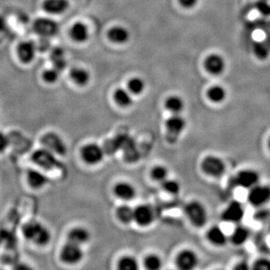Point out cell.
Instances as JSON below:
<instances>
[{"label": "cell", "mask_w": 270, "mask_h": 270, "mask_svg": "<svg viewBox=\"0 0 270 270\" xmlns=\"http://www.w3.org/2000/svg\"><path fill=\"white\" fill-rule=\"evenodd\" d=\"M22 232L27 240L40 246L47 245L51 239L48 228L38 222H27L23 225Z\"/></svg>", "instance_id": "obj_1"}, {"label": "cell", "mask_w": 270, "mask_h": 270, "mask_svg": "<svg viewBox=\"0 0 270 270\" xmlns=\"http://www.w3.org/2000/svg\"><path fill=\"white\" fill-rule=\"evenodd\" d=\"M32 160L36 165L46 170H54L61 167V163L57 159V155L45 148L36 150L32 155Z\"/></svg>", "instance_id": "obj_2"}, {"label": "cell", "mask_w": 270, "mask_h": 270, "mask_svg": "<svg viewBox=\"0 0 270 270\" xmlns=\"http://www.w3.org/2000/svg\"><path fill=\"white\" fill-rule=\"evenodd\" d=\"M184 211L185 215L194 226L201 228L207 224L208 214L201 203L191 201L185 206Z\"/></svg>", "instance_id": "obj_3"}, {"label": "cell", "mask_w": 270, "mask_h": 270, "mask_svg": "<svg viewBox=\"0 0 270 270\" xmlns=\"http://www.w3.org/2000/svg\"><path fill=\"white\" fill-rule=\"evenodd\" d=\"M186 126L184 118L180 114H172L166 121L167 139L170 143H175Z\"/></svg>", "instance_id": "obj_4"}, {"label": "cell", "mask_w": 270, "mask_h": 270, "mask_svg": "<svg viewBox=\"0 0 270 270\" xmlns=\"http://www.w3.org/2000/svg\"><path fill=\"white\" fill-rule=\"evenodd\" d=\"M248 201L257 207H262L270 201V186L258 183L249 189Z\"/></svg>", "instance_id": "obj_5"}, {"label": "cell", "mask_w": 270, "mask_h": 270, "mask_svg": "<svg viewBox=\"0 0 270 270\" xmlns=\"http://www.w3.org/2000/svg\"><path fill=\"white\" fill-rule=\"evenodd\" d=\"M33 30L41 37L49 38L58 34L60 26L53 19L39 17L35 20Z\"/></svg>", "instance_id": "obj_6"}, {"label": "cell", "mask_w": 270, "mask_h": 270, "mask_svg": "<svg viewBox=\"0 0 270 270\" xmlns=\"http://www.w3.org/2000/svg\"><path fill=\"white\" fill-rule=\"evenodd\" d=\"M41 142L43 148L47 149L57 156H64L66 153V144L62 137L54 132H48L43 135Z\"/></svg>", "instance_id": "obj_7"}, {"label": "cell", "mask_w": 270, "mask_h": 270, "mask_svg": "<svg viewBox=\"0 0 270 270\" xmlns=\"http://www.w3.org/2000/svg\"><path fill=\"white\" fill-rule=\"evenodd\" d=\"M233 183L235 186L250 189L252 187L260 183V175L256 170L244 169L234 176Z\"/></svg>", "instance_id": "obj_8"}, {"label": "cell", "mask_w": 270, "mask_h": 270, "mask_svg": "<svg viewBox=\"0 0 270 270\" xmlns=\"http://www.w3.org/2000/svg\"><path fill=\"white\" fill-rule=\"evenodd\" d=\"M203 171L210 177L218 178L224 175L226 170V166L223 160L215 156L206 157L201 164Z\"/></svg>", "instance_id": "obj_9"}, {"label": "cell", "mask_w": 270, "mask_h": 270, "mask_svg": "<svg viewBox=\"0 0 270 270\" xmlns=\"http://www.w3.org/2000/svg\"><path fill=\"white\" fill-rule=\"evenodd\" d=\"M60 258L67 264H77L84 258L82 248L81 246L68 242L62 248Z\"/></svg>", "instance_id": "obj_10"}, {"label": "cell", "mask_w": 270, "mask_h": 270, "mask_svg": "<svg viewBox=\"0 0 270 270\" xmlns=\"http://www.w3.org/2000/svg\"><path fill=\"white\" fill-rule=\"evenodd\" d=\"M81 158L86 164L95 165L103 160L104 150L98 144L89 143L81 149Z\"/></svg>", "instance_id": "obj_11"}, {"label": "cell", "mask_w": 270, "mask_h": 270, "mask_svg": "<svg viewBox=\"0 0 270 270\" xmlns=\"http://www.w3.org/2000/svg\"><path fill=\"white\" fill-rule=\"evenodd\" d=\"M245 216V208L239 201H233L228 204L222 215L225 222L230 223H238Z\"/></svg>", "instance_id": "obj_12"}, {"label": "cell", "mask_w": 270, "mask_h": 270, "mask_svg": "<svg viewBox=\"0 0 270 270\" xmlns=\"http://www.w3.org/2000/svg\"><path fill=\"white\" fill-rule=\"evenodd\" d=\"M177 266L182 270H191L198 266V255L191 250H183L179 254L177 260Z\"/></svg>", "instance_id": "obj_13"}, {"label": "cell", "mask_w": 270, "mask_h": 270, "mask_svg": "<svg viewBox=\"0 0 270 270\" xmlns=\"http://www.w3.org/2000/svg\"><path fill=\"white\" fill-rule=\"evenodd\" d=\"M37 50V45L33 41H22L17 46V56L23 63H30L34 60Z\"/></svg>", "instance_id": "obj_14"}, {"label": "cell", "mask_w": 270, "mask_h": 270, "mask_svg": "<svg viewBox=\"0 0 270 270\" xmlns=\"http://www.w3.org/2000/svg\"><path fill=\"white\" fill-rule=\"evenodd\" d=\"M204 65L209 74L219 75L225 71L226 68V62L221 55L213 54L207 57Z\"/></svg>", "instance_id": "obj_15"}, {"label": "cell", "mask_w": 270, "mask_h": 270, "mask_svg": "<svg viewBox=\"0 0 270 270\" xmlns=\"http://www.w3.org/2000/svg\"><path fill=\"white\" fill-rule=\"evenodd\" d=\"M154 212L148 205H140L135 209L134 221L141 227H148L154 221Z\"/></svg>", "instance_id": "obj_16"}, {"label": "cell", "mask_w": 270, "mask_h": 270, "mask_svg": "<svg viewBox=\"0 0 270 270\" xmlns=\"http://www.w3.org/2000/svg\"><path fill=\"white\" fill-rule=\"evenodd\" d=\"M68 0H45L43 3V9L51 14H60L68 9Z\"/></svg>", "instance_id": "obj_17"}, {"label": "cell", "mask_w": 270, "mask_h": 270, "mask_svg": "<svg viewBox=\"0 0 270 270\" xmlns=\"http://www.w3.org/2000/svg\"><path fill=\"white\" fill-rule=\"evenodd\" d=\"M27 182L32 188L39 189L48 183V177L38 170H30L27 173Z\"/></svg>", "instance_id": "obj_18"}, {"label": "cell", "mask_w": 270, "mask_h": 270, "mask_svg": "<svg viewBox=\"0 0 270 270\" xmlns=\"http://www.w3.org/2000/svg\"><path fill=\"white\" fill-rule=\"evenodd\" d=\"M90 233L84 228H75L71 229L68 234V242L82 246L89 242Z\"/></svg>", "instance_id": "obj_19"}, {"label": "cell", "mask_w": 270, "mask_h": 270, "mask_svg": "<svg viewBox=\"0 0 270 270\" xmlns=\"http://www.w3.org/2000/svg\"><path fill=\"white\" fill-rule=\"evenodd\" d=\"M114 192L119 199H122L123 201H132L136 196L135 187L126 182L116 184L114 188Z\"/></svg>", "instance_id": "obj_20"}, {"label": "cell", "mask_w": 270, "mask_h": 270, "mask_svg": "<svg viewBox=\"0 0 270 270\" xmlns=\"http://www.w3.org/2000/svg\"><path fill=\"white\" fill-rule=\"evenodd\" d=\"M53 67L57 68L61 72L67 66L66 59L65 57V51L60 47H56L52 49L50 54Z\"/></svg>", "instance_id": "obj_21"}, {"label": "cell", "mask_w": 270, "mask_h": 270, "mask_svg": "<svg viewBox=\"0 0 270 270\" xmlns=\"http://www.w3.org/2000/svg\"><path fill=\"white\" fill-rule=\"evenodd\" d=\"M70 36L76 42H85L89 36L88 27L84 23L77 22L70 30Z\"/></svg>", "instance_id": "obj_22"}, {"label": "cell", "mask_w": 270, "mask_h": 270, "mask_svg": "<svg viewBox=\"0 0 270 270\" xmlns=\"http://www.w3.org/2000/svg\"><path fill=\"white\" fill-rule=\"evenodd\" d=\"M108 38L116 44H123L126 43L130 37L129 32L127 29L122 27V26H115L112 27L108 32Z\"/></svg>", "instance_id": "obj_23"}, {"label": "cell", "mask_w": 270, "mask_h": 270, "mask_svg": "<svg viewBox=\"0 0 270 270\" xmlns=\"http://www.w3.org/2000/svg\"><path fill=\"white\" fill-rule=\"evenodd\" d=\"M207 238L209 242L214 245L222 246L225 245L228 242V236L224 232L220 227L213 226L207 232Z\"/></svg>", "instance_id": "obj_24"}, {"label": "cell", "mask_w": 270, "mask_h": 270, "mask_svg": "<svg viewBox=\"0 0 270 270\" xmlns=\"http://www.w3.org/2000/svg\"><path fill=\"white\" fill-rule=\"evenodd\" d=\"M250 236V231L245 226L239 225L235 228L231 236V240L234 245H243Z\"/></svg>", "instance_id": "obj_25"}, {"label": "cell", "mask_w": 270, "mask_h": 270, "mask_svg": "<svg viewBox=\"0 0 270 270\" xmlns=\"http://www.w3.org/2000/svg\"><path fill=\"white\" fill-rule=\"evenodd\" d=\"M165 107L172 114H180L184 110L185 103L180 97L172 95L166 100Z\"/></svg>", "instance_id": "obj_26"}, {"label": "cell", "mask_w": 270, "mask_h": 270, "mask_svg": "<svg viewBox=\"0 0 270 270\" xmlns=\"http://www.w3.org/2000/svg\"><path fill=\"white\" fill-rule=\"evenodd\" d=\"M70 77L77 85L81 86L86 85L90 78L89 72L86 69L78 67L71 70Z\"/></svg>", "instance_id": "obj_27"}, {"label": "cell", "mask_w": 270, "mask_h": 270, "mask_svg": "<svg viewBox=\"0 0 270 270\" xmlns=\"http://www.w3.org/2000/svg\"><path fill=\"white\" fill-rule=\"evenodd\" d=\"M115 102L116 104L121 107H129L133 103V99H132V95L129 90L123 89V88H119L115 91L114 95Z\"/></svg>", "instance_id": "obj_28"}, {"label": "cell", "mask_w": 270, "mask_h": 270, "mask_svg": "<svg viewBox=\"0 0 270 270\" xmlns=\"http://www.w3.org/2000/svg\"><path fill=\"white\" fill-rule=\"evenodd\" d=\"M207 97L213 103H222L226 99L227 92L223 86H213L209 88L207 92Z\"/></svg>", "instance_id": "obj_29"}, {"label": "cell", "mask_w": 270, "mask_h": 270, "mask_svg": "<svg viewBox=\"0 0 270 270\" xmlns=\"http://www.w3.org/2000/svg\"><path fill=\"white\" fill-rule=\"evenodd\" d=\"M116 215L119 221L123 224H130L134 221V215H135V209L128 205H122L119 207L116 211Z\"/></svg>", "instance_id": "obj_30"}, {"label": "cell", "mask_w": 270, "mask_h": 270, "mask_svg": "<svg viewBox=\"0 0 270 270\" xmlns=\"http://www.w3.org/2000/svg\"><path fill=\"white\" fill-rule=\"evenodd\" d=\"M118 269L120 270H137L139 269V263L134 257H123L119 260Z\"/></svg>", "instance_id": "obj_31"}, {"label": "cell", "mask_w": 270, "mask_h": 270, "mask_svg": "<svg viewBox=\"0 0 270 270\" xmlns=\"http://www.w3.org/2000/svg\"><path fill=\"white\" fill-rule=\"evenodd\" d=\"M128 86H129V90L131 93L139 95L144 90L145 83L141 78H134L129 81Z\"/></svg>", "instance_id": "obj_32"}, {"label": "cell", "mask_w": 270, "mask_h": 270, "mask_svg": "<svg viewBox=\"0 0 270 270\" xmlns=\"http://www.w3.org/2000/svg\"><path fill=\"white\" fill-rule=\"evenodd\" d=\"M162 260L158 255H150L144 260V266L149 270H159L162 267Z\"/></svg>", "instance_id": "obj_33"}, {"label": "cell", "mask_w": 270, "mask_h": 270, "mask_svg": "<svg viewBox=\"0 0 270 270\" xmlns=\"http://www.w3.org/2000/svg\"><path fill=\"white\" fill-rule=\"evenodd\" d=\"M151 175L153 180L161 183L167 180L168 170L164 166H156L152 170Z\"/></svg>", "instance_id": "obj_34"}, {"label": "cell", "mask_w": 270, "mask_h": 270, "mask_svg": "<svg viewBox=\"0 0 270 270\" xmlns=\"http://www.w3.org/2000/svg\"><path fill=\"white\" fill-rule=\"evenodd\" d=\"M162 185L163 189L166 191V192L169 193L170 194H178L180 192L181 190V186H180V183L176 180H166L165 181L161 183Z\"/></svg>", "instance_id": "obj_35"}, {"label": "cell", "mask_w": 270, "mask_h": 270, "mask_svg": "<svg viewBox=\"0 0 270 270\" xmlns=\"http://www.w3.org/2000/svg\"><path fill=\"white\" fill-rule=\"evenodd\" d=\"M60 75V71L53 67L52 68L45 70L43 73L42 77L43 79L46 82L48 83V84H54L58 81Z\"/></svg>", "instance_id": "obj_36"}, {"label": "cell", "mask_w": 270, "mask_h": 270, "mask_svg": "<svg viewBox=\"0 0 270 270\" xmlns=\"http://www.w3.org/2000/svg\"><path fill=\"white\" fill-rule=\"evenodd\" d=\"M252 269L256 270H270V260L267 258H260L254 263Z\"/></svg>", "instance_id": "obj_37"}, {"label": "cell", "mask_w": 270, "mask_h": 270, "mask_svg": "<svg viewBox=\"0 0 270 270\" xmlns=\"http://www.w3.org/2000/svg\"><path fill=\"white\" fill-rule=\"evenodd\" d=\"M9 145V138L3 132H0V153H4Z\"/></svg>", "instance_id": "obj_38"}, {"label": "cell", "mask_w": 270, "mask_h": 270, "mask_svg": "<svg viewBox=\"0 0 270 270\" xmlns=\"http://www.w3.org/2000/svg\"><path fill=\"white\" fill-rule=\"evenodd\" d=\"M39 42L38 43L37 49L39 50L40 51H46L47 49H49L50 46H51V43H50L48 38L41 37Z\"/></svg>", "instance_id": "obj_39"}, {"label": "cell", "mask_w": 270, "mask_h": 270, "mask_svg": "<svg viewBox=\"0 0 270 270\" xmlns=\"http://www.w3.org/2000/svg\"><path fill=\"white\" fill-rule=\"evenodd\" d=\"M182 6L186 9H191L194 7V6L198 3V0H179Z\"/></svg>", "instance_id": "obj_40"}, {"label": "cell", "mask_w": 270, "mask_h": 270, "mask_svg": "<svg viewBox=\"0 0 270 270\" xmlns=\"http://www.w3.org/2000/svg\"><path fill=\"white\" fill-rule=\"evenodd\" d=\"M7 21H6V17L0 15V34L5 33L7 30Z\"/></svg>", "instance_id": "obj_41"}, {"label": "cell", "mask_w": 270, "mask_h": 270, "mask_svg": "<svg viewBox=\"0 0 270 270\" xmlns=\"http://www.w3.org/2000/svg\"><path fill=\"white\" fill-rule=\"evenodd\" d=\"M236 269L239 270H246L249 269V266H248L247 263H241L239 264H238L237 266L235 267Z\"/></svg>", "instance_id": "obj_42"}, {"label": "cell", "mask_w": 270, "mask_h": 270, "mask_svg": "<svg viewBox=\"0 0 270 270\" xmlns=\"http://www.w3.org/2000/svg\"><path fill=\"white\" fill-rule=\"evenodd\" d=\"M268 146H269V150H270V138H269V142H268Z\"/></svg>", "instance_id": "obj_43"}, {"label": "cell", "mask_w": 270, "mask_h": 270, "mask_svg": "<svg viewBox=\"0 0 270 270\" xmlns=\"http://www.w3.org/2000/svg\"><path fill=\"white\" fill-rule=\"evenodd\" d=\"M0 246H1V243H0Z\"/></svg>", "instance_id": "obj_44"}]
</instances>
